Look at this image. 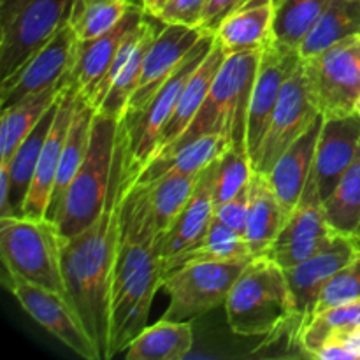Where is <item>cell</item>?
Returning a JSON list of instances; mask_svg holds the SVG:
<instances>
[{"label":"cell","instance_id":"1","mask_svg":"<svg viewBox=\"0 0 360 360\" xmlns=\"http://www.w3.org/2000/svg\"><path fill=\"white\" fill-rule=\"evenodd\" d=\"M139 172L130 165L129 143L120 123L115 164L104 210L88 227L62 239V271L67 297L84 329L108 359L111 333V288L123 197Z\"/></svg>","mask_w":360,"mask_h":360},{"label":"cell","instance_id":"2","mask_svg":"<svg viewBox=\"0 0 360 360\" xmlns=\"http://www.w3.org/2000/svg\"><path fill=\"white\" fill-rule=\"evenodd\" d=\"M139 176V174H137ZM164 283L158 231L148 190L134 179L123 197L111 288L108 359L122 354L146 327L151 302Z\"/></svg>","mask_w":360,"mask_h":360},{"label":"cell","instance_id":"3","mask_svg":"<svg viewBox=\"0 0 360 360\" xmlns=\"http://www.w3.org/2000/svg\"><path fill=\"white\" fill-rule=\"evenodd\" d=\"M227 322L241 338H264L269 343L287 336L294 319L287 274L267 255L250 260L225 301Z\"/></svg>","mask_w":360,"mask_h":360},{"label":"cell","instance_id":"4","mask_svg":"<svg viewBox=\"0 0 360 360\" xmlns=\"http://www.w3.org/2000/svg\"><path fill=\"white\" fill-rule=\"evenodd\" d=\"M260 55L262 51L227 56L193 122L158 157L171 153L176 148L192 143L202 136H210V134L224 137L227 141V148L246 151L248 108L257 70H259Z\"/></svg>","mask_w":360,"mask_h":360},{"label":"cell","instance_id":"5","mask_svg":"<svg viewBox=\"0 0 360 360\" xmlns=\"http://www.w3.org/2000/svg\"><path fill=\"white\" fill-rule=\"evenodd\" d=\"M62 234L48 218H0V257L4 269L21 280L65 295ZM69 299V297H67Z\"/></svg>","mask_w":360,"mask_h":360},{"label":"cell","instance_id":"6","mask_svg":"<svg viewBox=\"0 0 360 360\" xmlns=\"http://www.w3.org/2000/svg\"><path fill=\"white\" fill-rule=\"evenodd\" d=\"M120 122L95 111L90 146L76 178L67 190L56 220L62 238H70L91 224L104 210L115 164Z\"/></svg>","mask_w":360,"mask_h":360},{"label":"cell","instance_id":"7","mask_svg":"<svg viewBox=\"0 0 360 360\" xmlns=\"http://www.w3.org/2000/svg\"><path fill=\"white\" fill-rule=\"evenodd\" d=\"M72 0H0V81L67 23Z\"/></svg>","mask_w":360,"mask_h":360},{"label":"cell","instance_id":"8","mask_svg":"<svg viewBox=\"0 0 360 360\" xmlns=\"http://www.w3.org/2000/svg\"><path fill=\"white\" fill-rule=\"evenodd\" d=\"M213 44L214 34L210 32L185 56V60L178 65V69L158 88L157 94L146 102V105L141 108L139 111L125 112V116L120 122L123 130H125L127 143H129L130 165L139 174L153 158L165 123L169 122V118L174 112L176 104H178L188 79L195 72L197 67L200 65V62L206 58Z\"/></svg>","mask_w":360,"mask_h":360},{"label":"cell","instance_id":"9","mask_svg":"<svg viewBox=\"0 0 360 360\" xmlns=\"http://www.w3.org/2000/svg\"><path fill=\"white\" fill-rule=\"evenodd\" d=\"M309 95L320 115H350L360 97V35L301 58Z\"/></svg>","mask_w":360,"mask_h":360},{"label":"cell","instance_id":"10","mask_svg":"<svg viewBox=\"0 0 360 360\" xmlns=\"http://www.w3.org/2000/svg\"><path fill=\"white\" fill-rule=\"evenodd\" d=\"M248 262L186 264L164 278L162 288L169 295L164 319L190 322L225 304L232 285Z\"/></svg>","mask_w":360,"mask_h":360},{"label":"cell","instance_id":"11","mask_svg":"<svg viewBox=\"0 0 360 360\" xmlns=\"http://www.w3.org/2000/svg\"><path fill=\"white\" fill-rule=\"evenodd\" d=\"M4 287L20 302L21 309L63 347L84 360H102L101 350L84 329L76 308L65 295L21 280L4 269Z\"/></svg>","mask_w":360,"mask_h":360},{"label":"cell","instance_id":"12","mask_svg":"<svg viewBox=\"0 0 360 360\" xmlns=\"http://www.w3.org/2000/svg\"><path fill=\"white\" fill-rule=\"evenodd\" d=\"M340 236L327 221L319 186L311 172L297 207L264 255L288 269L329 250Z\"/></svg>","mask_w":360,"mask_h":360},{"label":"cell","instance_id":"13","mask_svg":"<svg viewBox=\"0 0 360 360\" xmlns=\"http://www.w3.org/2000/svg\"><path fill=\"white\" fill-rule=\"evenodd\" d=\"M359 252V239L354 236L341 234L329 250L297 264V266L285 269L288 287H290L292 304H294V319H292L290 329L287 333L290 345L297 347L299 334L315 315L323 288L333 280L334 274L341 267L347 266Z\"/></svg>","mask_w":360,"mask_h":360},{"label":"cell","instance_id":"14","mask_svg":"<svg viewBox=\"0 0 360 360\" xmlns=\"http://www.w3.org/2000/svg\"><path fill=\"white\" fill-rule=\"evenodd\" d=\"M319 116L322 115L309 95L302 63H299L297 69L283 84L253 171L269 174L278 158L315 123Z\"/></svg>","mask_w":360,"mask_h":360},{"label":"cell","instance_id":"15","mask_svg":"<svg viewBox=\"0 0 360 360\" xmlns=\"http://www.w3.org/2000/svg\"><path fill=\"white\" fill-rule=\"evenodd\" d=\"M299 63H301V55L297 49L285 48L274 39L262 49L252 98H250L248 123H246V151L252 167L259 157L260 146L269 129L283 84L297 69Z\"/></svg>","mask_w":360,"mask_h":360},{"label":"cell","instance_id":"16","mask_svg":"<svg viewBox=\"0 0 360 360\" xmlns=\"http://www.w3.org/2000/svg\"><path fill=\"white\" fill-rule=\"evenodd\" d=\"M76 42V35L70 30L69 23H65L13 76L0 81L2 109L28 97L30 94L62 83L72 65Z\"/></svg>","mask_w":360,"mask_h":360},{"label":"cell","instance_id":"17","mask_svg":"<svg viewBox=\"0 0 360 360\" xmlns=\"http://www.w3.org/2000/svg\"><path fill=\"white\" fill-rule=\"evenodd\" d=\"M146 16L139 2L109 32L88 41H77L72 65L65 77L67 86L76 90L83 98H88L115 62L123 41L146 20Z\"/></svg>","mask_w":360,"mask_h":360},{"label":"cell","instance_id":"18","mask_svg":"<svg viewBox=\"0 0 360 360\" xmlns=\"http://www.w3.org/2000/svg\"><path fill=\"white\" fill-rule=\"evenodd\" d=\"M210 32L202 28H190L183 25H164L153 44L146 53L143 63L139 86L130 97L125 112L139 111L158 91V88L178 69L185 56L195 48L200 39ZM125 116V115H123Z\"/></svg>","mask_w":360,"mask_h":360},{"label":"cell","instance_id":"19","mask_svg":"<svg viewBox=\"0 0 360 360\" xmlns=\"http://www.w3.org/2000/svg\"><path fill=\"white\" fill-rule=\"evenodd\" d=\"M359 144L360 116L357 112L323 118L313 164V178L319 186L322 202L333 193L347 169L352 165L359 151Z\"/></svg>","mask_w":360,"mask_h":360},{"label":"cell","instance_id":"20","mask_svg":"<svg viewBox=\"0 0 360 360\" xmlns=\"http://www.w3.org/2000/svg\"><path fill=\"white\" fill-rule=\"evenodd\" d=\"M76 90L65 86L62 97H60L55 120H53L51 129H49L48 137H46L44 148H42L41 158H39L34 183H32L27 202H25L23 217L46 218L53 186H55L56 181L60 158H62L63 144H65L67 132H69L70 122H72L74 116V108H76Z\"/></svg>","mask_w":360,"mask_h":360},{"label":"cell","instance_id":"21","mask_svg":"<svg viewBox=\"0 0 360 360\" xmlns=\"http://www.w3.org/2000/svg\"><path fill=\"white\" fill-rule=\"evenodd\" d=\"M214 172L217 162L206 167L200 174L193 195L178 214L167 234L158 239L162 266L167 260L174 259L179 253L192 248L210 227L214 218Z\"/></svg>","mask_w":360,"mask_h":360},{"label":"cell","instance_id":"22","mask_svg":"<svg viewBox=\"0 0 360 360\" xmlns=\"http://www.w3.org/2000/svg\"><path fill=\"white\" fill-rule=\"evenodd\" d=\"M323 118L319 116L311 127L281 155L267 174L281 206L292 217L304 192L315 164L316 141L322 130Z\"/></svg>","mask_w":360,"mask_h":360},{"label":"cell","instance_id":"23","mask_svg":"<svg viewBox=\"0 0 360 360\" xmlns=\"http://www.w3.org/2000/svg\"><path fill=\"white\" fill-rule=\"evenodd\" d=\"M225 51L221 49V46L217 42V37H214L213 48L210 49V53L206 55V58L200 62V65L197 67L195 72L192 74V77L186 83L185 90H183L181 97H179L178 104H176L174 112L169 118V122L165 123L164 130L160 134V139H158L157 150H155V157L162 153L165 148L171 146L183 132L190 127V123L193 122V118L197 116L199 109L202 108L204 101H206L207 94H210L211 86L214 83V77H217L218 70L224 65ZM151 158V160H153Z\"/></svg>","mask_w":360,"mask_h":360},{"label":"cell","instance_id":"24","mask_svg":"<svg viewBox=\"0 0 360 360\" xmlns=\"http://www.w3.org/2000/svg\"><path fill=\"white\" fill-rule=\"evenodd\" d=\"M288 213L281 206L267 174L253 171L250 179L248 220L245 238L253 255H264L271 248L288 221Z\"/></svg>","mask_w":360,"mask_h":360},{"label":"cell","instance_id":"25","mask_svg":"<svg viewBox=\"0 0 360 360\" xmlns=\"http://www.w3.org/2000/svg\"><path fill=\"white\" fill-rule=\"evenodd\" d=\"M94 116L95 109L81 95H76V108H74L72 122H70L69 132H67L62 158H60L58 172H56V181L55 186H53L48 211H46V218L49 221H53V224H56V220H58L60 211L63 207V200H65L67 195V190H69L74 178H76L84 157H86L88 146H90Z\"/></svg>","mask_w":360,"mask_h":360},{"label":"cell","instance_id":"26","mask_svg":"<svg viewBox=\"0 0 360 360\" xmlns=\"http://www.w3.org/2000/svg\"><path fill=\"white\" fill-rule=\"evenodd\" d=\"M274 14L276 9L269 4L236 9L214 30L217 42L227 56L262 51L274 39Z\"/></svg>","mask_w":360,"mask_h":360},{"label":"cell","instance_id":"27","mask_svg":"<svg viewBox=\"0 0 360 360\" xmlns=\"http://www.w3.org/2000/svg\"><path fill=\"white\" fill-rule=\"evenodd\" d=\"M65 86L67 81L63 79L62 83L30 94L28 97L2 109V118H0V162L2 164H7L13 158L18 146L35 129L48 109L58 101Z\"/></svg>","mask_w":360,"mask_h":360},{"label":"cell","instance_id":"28","mask_svg":"<svg viewBox=\"0 0 360 360\" xmlns=\"http://www.w3.org/2000/svg\"><path fill=\"white\" fill-rule=\"evenodd\" d=\"M255 259L248 241L243 234L232 231L220 220L213 218L206 234L186 252L179 253L174 259L164 262V278L172 271L195 262H250Z\"/></svg>","mask_w":360,"mask_h":360},{"label":"cell","instance_id":"29","mask_svg":"<svg viewBox=\"0 0 360 360\" xmlns=\"http://www.w3.org/2000/svg\"><path fill=\"white\" fill-rule=\"evenodd\" d=\"M192 322L162 319L144 327L125 350L127 360H181L192 352Z\"/></svg>","mask_w":360,"mask_h":360},{"label":"cell","instance_id":"30","mask_svg":"<svg viewBox=\"0 0 360 360\" xmlns=\"http://www.w3.org/2000/svg\"><path fill=\"white\" fill-rule=\"evenodd\" d=\"M58 102L60 98L48 109V112L42 116L41 122L35 125V129L25 137L23 143L18 146L16 153L6 164L11 176V206H13L14 217H21L23 214L25 202H27L28 192H30L32 183H34L39 158H41L46 137H48L49 129H51L53 120H55Z\"/></svg>","mask_w":360,"mask_h":360},{"label":"cell","instance_id":"31","mask_svg":"<svg viewBox=\"0 0 360 360\" xmlns=\"http://www.w3.org/2000/svg\"><path fill=\"white\" fill-rule=\"evenodd\" d=\"M200 174L202 172H183L169 169L151 183L144 185L148 190L151 211H153L158 239L167 234L178 214L193 195Z\"/></svg>","mask_w":360,"mask_h":360},{"label":"cell","instance_id":"32","mask_svg":"<svg viewBox=\"0 0 360 360\" xmlns=\"http://www.w3.org/2000/svg\"><path fill=\"white\" fill-rule=\"evenodd\" d=\"M355 35H360V0H329L322 16L299 46V55L309 58Z\"/></svg>","mask_w":360,"mask_h":360},{"label":"cell","instance_id":"33","mask_svg":"<svg viewBox=\"0 0 360 360\" xmlns=\"http://www.w3.org/2000/svg\"><path fill=\"white\" fill-rule=\"evenodd\" d=\"M227 150V141L217 134L202 136L199 139L176 148L171 153L153 158L137 176V181L148 185L169 169L183 172H202Z\"/></svg>","mask_w":360,"mask_h":360},{"label":"cell","instance_id":"34","mask_svg":"<svg viewBox=\"0 0 360 360\" xmlns=\"http://www.w3.org/2000/svg\"><path fill=\"white\" fill-rule=\"evenodd\" d=\"M322 206L334 231L355 238L360 224V144L352 165Z\"/></svg>","mask_w":360,"mask_h":360},{"label":"cell","instance_id":"35","mask_svg":"<svg viewBox=\"0 0 360 360\" xmlns=\"http://www.w3.org/2000/svg\"><path fill=\"white\" fill-rule=\"evenodd\" d=\"M134 6V0H72L67 23L77 41H88L116 27Z\"/></svg>","mask_w":360,"mask_h":360},{"label":"cell","instance_id":"36","mask_svg":"<svg viewBox=\"0 0 360 360\" xmlns=\"http://www.w3.org/2000/svg\"><path fill=\"white\" fill-rule=\"evenodd\" d=\"M158 32L160 30L157 28V25L148 21V27L146 30H144L143 37L139 39L137 46L134 48L129 62L123 65L122 72H120V76L116 77L115 84L111 86L109 94L105 95L104 102H102L101 108L97 109V112L122 122L123 115H125L127 111V105H129L130 97H132L134 91H136L137 86H139L141 72H143V63H144V58H146L148 49H150V46L153 44Z\"/></svg>","mask_w":360,"mask_h":360},{"label":"cell","instance_id":"37","mask_svg":"<svg viewBox=\"0 0 360 360\" xmlns=\"http://www.w3.org/2000/svg\"><path fill=\"white\" fill-rule=\"evenodd\" d=\"M329 0H285L274 14V41L297 49L326 11Z\"/></svg>","mask_w":360,"mask_h":360},{"label":"cell","instance_id":"38","mask_svg":"<svg viewBox=\"0 0 360 360\" xmlns=\"http://www.w3.org/2000/svg\"><path fill=\"white\" fill-rule=\"evenodd\" d=\"M360 323V301L348 302V304L334 306V308L323 309L316 313L308 326L299 334L297 348L304 357L315 359L316 350L322 347L326 340H329L334 330L341 327Z\"/></svg>","mask_w":360,"mask_h":360},{"label":"cell","instance_id":"39","mask_svg":"<svg viewBox=\"0 0 360 360\" xmlns=\"http://www.w3.org/2000/svg\"><path fill=\"white\" fill-rule=\"evenodd\" d=\"M253 174L252 162L246 151L227 148L217 160L214 172V207L227 202L241 192Z\"/></svg>","mask_w":360,"mask_h":360},{"label":"cell","instance_id":"40","mask_svg":"<svg viewBox=\"0 0 360 360\" xmlns=\"http://www.w3.org/2000/svg\"><path fill=\"white\" fill-rule=\"evenodd\" d=\"M354 301H360V252L347 266L341 267L334 274L333 280L327 283V287L323 288L319 304H316L315 315L323 309L348 304V302Z\"/></svg>","mask_w":360,"mask_h":360},{"label":"cell","instance_id":"41","mask_svg":"<svg viewBox=\"0 0 360 360\" xmlns=\"http://www.w3.org/2000/svg\"><path fill=\"white\" fill-rule=\"evenodd\" d=\"M207 0H169L157 20L164 25H183L190 28H200L204 7Z\"/></svg>","mask_w":360,"mask_h":360},{"label":"cell","instance_id":"42","mask_svg":"<svg viewBox=\"0 0 360 360\" xmlns=\"http://www.w3.org/2000/svg\"><path fill=\"white\" fill-rule=\"evenodd\" d=\"M248 202H250V183L241 190V192L236 193L232 199H229L227 202L214 207V218L220 220L221 224L227 225V227H231L232 231L245 236L246 220H248Z\"/></svg>","mask_w":360,"mask_h":360},{"label":"cell","instance_id":"43","mask_svg":"<svg viewBox=\"0 0 360 360\" xmlns=\"http://www.w3.org/2000/svg\"><path fill=\"white\" fill-rule=\"evenodd\" d=\"M243 0H207L204 7L202 20H200V28L206 32H213L220 27L221 21L234 13Z\"/></svg>","mask_w":360,"mask_h":360},{"label":"cell","instance_id":"44","mask_svg":"<svg viewBox=\"0 0 360 360\" xmlns=\"http://www.w3.org/2000/svg\"><path fill=\"white\" fill-rule=\"evenodd\" d=\"M329 340L340 341V343L350 352L352 357L355 360L360 359V323H354V326H347L334 330L329 336Z\"/></svg>","mask_w":360,"mask_h":360},{"label":"cell","instance_id":"45","mask_svg":"<svg viewBox=\"0 0 360 360\" xmlns=\"http://www.w3.org/2000/svg\"><path fill=\"white\" fill-rule=\"evenodd\" d=\"M14 217L11 206V176L6 164H0V218Z\"/></svg>","mask_w":360,"mask_h":360},{"label":"cell","instance_id":"46","mask_svg":"<svg viewBox=\"0 0 360 360\" xmlns=\"http://www.w3.org/2000/svg\"><path fill=\"white\" fill-rule=\"evenodd\" d=\"M139 2L141 6H143L144 13H146L150 18H155V20H157L158 14H160L162 9L167 6L169 0H139Z\"/></svg>","mask_w":360,"mask_h":360},{"label":"cell","instance_id":"47","mask_svg":"<svg viewBox=\"0 0 360 360\" xmlns=\"http://www.w3.org/2000/svg\"><path fill=\"white\" fill-rule=\"evenodd\" d=\"M285 0H243L241 4H239L238 9H245V7H253V6H262V4H269V6H273L274 9H278V7L283 4Z\"/></svg>","mask_w":360,"mask_h":360},{"label":"cell","instance_id":"48","mask_svg":"<svg viewBox=\"0 0 360 360\" xmlns=\"http://www.w3.org/2000/svg\"><path fill=\"white\" fill-rule=\"evenodd\" d=\"M355 112L360 116V97L357 98V104H355Z\"/></svg>","mask_w":360,"mask_h":360},{"label":"cell","instance_id":"49","mask_svg":"<svg viewBox=\"0 0 360 360\" xmlns=\"http://www.w3.org/2000/svg\"><path fill=\"white\" fill-rule=\"evenodd\" d=\"M355 238H357L359 243H360V224H359V229H357V234H355Z\"/></svg>","mask_w":360,"mask_h":360}]
</instances>
